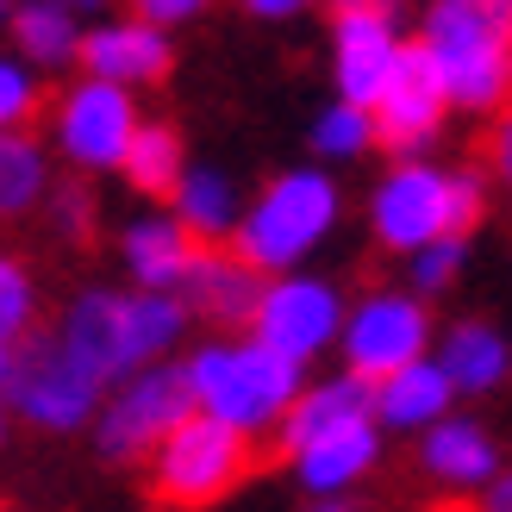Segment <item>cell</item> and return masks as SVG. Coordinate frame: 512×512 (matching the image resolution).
Instances as JSON below:
<instances>
[{
    "label": "cell",
    "instance_id": "6da1fadb",
    "mask_svg": "<svg viewBox=\"0 0 512 512\" xmlns=\"http://www.w3.org/2000/svg\"><path fill=\"white\" fill-rule=\"evenodd\" d=\"M182 325H188V306L175 294H138V300L88 294V300H75V313L57 331V344H63L69 363L100 388V381H113L125 369L150 363L157 350H169L175 338H182Z\"/></svg>",
    "mask_w": 512,
    "mask_h": 512
},
{
    "label": "cell",
    "instance_id": "7a4b0ae2",
    "mask_svg": "<svg viewBox=\"0 0 512 512\" xmlns=\"http://www.w3.org/2000/svg\"><path fill=\"white\" fill-rule=\"evenodd\" d=\"M506 0H438L425 19V57L456 107H494L506 94Z\"/></svg>",
    "mask_w": 512,
    "mask_h": 512
},
{
    "label": "cell",
    "instance_id": "3957f363",
    "mask_svg": "<svg viewBox=\"0 0 512 512\" xmlns=\"http://www.w3.org/2000/svg\"><path fill=\"white\" fill-rule=\"evenodd\" d=\"M188 375V394L194 406H207L200 419H219L232 431H250L269 425L275 413H288L294 406V388H300V369L281 363L275 350L263 344H238V350H200Z\"/></svg>",
    "mask_w": 512,
    "mask_h": 512
},
{
    "label": "cell",
    "instance_id": "277c9868",
    "mask_svg": "<svg viewBox=\"0 0 512 512\" xmlns=\"http://www.w3.org/2000/svg\"><path fill=\"white\" fill-rule=\"evenodd\" d=\"M256 463H263V450L244 431L219 419H182L157 444V481L150 488H157L163 506H207L219 494H232Z\"/></svg>",
    "mask_w": 512,
    "mask_h": 512
},
{
    "label": "cell",
    "instance_id": "5b68a950",
    "mask_svg": "<svg viewBox=\"0 0 512 512\" xmlns=\"http://www.w3.org/2000/svg\"><path fill=\"white\" fill-rule=\"evenodd\" d=\"M331 219H338V188H331L325 175H313V169L281 175V182H269L263 200L250 207L232 256L250 263V269H281V263H294V256L313 250L331 232Z\"/></svg>",
    "mask_w": 512,
    "mask_h": 512
},
{
    "label": "cell",
    "instance_id": "8992f818",
    "mask_svg": "<svg viewBox=\"0 0 512 512\" xmlns=\"http://www.w3.org/2000/svg\"><path fill=\"white\" fill-rule=\"evenodd\" d=\"M444 100H450L444 75L425 57V44H400L388 82H381L375 107H369V138H381L388 150H419L431 132H438Z\"/></svg>",
    "mask_w": 512,
    "mask_h": 512
},
{
    "label": "cell",
    "instance_id": "52a82bcc",
    "mask_svg": "<svg viewBox=\"0 0 512 512\" xmlns=\"http://www.w3.org/2000/svg\"><path fill=\"white\" fill-rule=\"evenodd\" d=\"M182 419H194V394L182 369H144L132 388L113 400L107 425H100V450L125 463V456H144L150 444H163Z\"/></svg>",
    "mask_w": 512,
    "mask_h": 512
},
{
    "label": "cell",
    "instance_id": "ba28073f",
    "mask_svg": "<svg viewBox=\"0 0 512 512\" xmlns=\"http://www.w3.org/2000/svg\"><path fill=\"white\" fill-rule=\"evenodd\" d=\"M250 325H256V344L300 369L306 356H319L331 344V331H338V294L319 288V281H275V288L256 294Z\"/></svg>",
    "mask_w": 512,
    "mask_h": 512
},
{
    "label": "cell",
    "instance_id": "9c48e42d",
    "mask_svg": "<svg viewBox=\"0 0 512 512\" xmlns=\"http://www.w3.org/2000/svg\"><path fill=\"white\" fill-rule=\"evenodd\" d=\"M344 350H350V375L356 381H388L394 369L419 363L425 350V313L419 300H400V294H375L356 306V319L344 331Z\"/></svg>",
    "mask_w": 512,
    "mask_h": 512
},
{
    "label": "cell",
    "instance_id": "30bf717a",
    "mask_svg": "<svg viewBox=\"0 0 512 512\" xmlns=\"http://www.w3.org/2000/svg\"><path fill=\"white\" fill-rule=\"evenodd\" d=\"M7 394H13L19 413L38 419V425H82L94 413V381L69 363L57 338H38L7 369Z\"/></svg>",
    "mask_w": 512,
    "mask_h": 512
},
{
    "label": "cell",
    "instance_id": "8fae6325",
    "mask_svg": "<svg viewBox=\"0 0 512 512\" xmlns=\"http://www.w3.org/2000/svg\"><path fill=\"white\" fill-rule=\"evenodd\" d=\"M138 132V113L125 88H107V82H82L75 94H63V113H57V138L63 150L82 169H107L125 157V144Z\"/></svg>",
    "mask_w": 512,
    "mask_h": 512
},
{
    "label": "cell",
    "instance_id": "7c38bea8",
    "mask_svg": "<svg viewBox=\"0 0 512 512\" xmlns=\"http://www.w3.org/2000/svg\"><path fill=\"white\" fill-rule=\"evenodd\" d=\"M444 182L438 169H394L375 194V232L394 250H425L444 238Z\"/></svg>",
    "mask_w": 512,
    "mask_h": 512
},
{
    "label": "cell",
    "instance_id": "4fadbf2b",
    "mask_svg": "<svg viewBox=\"0 0 512 512\" xmlns=\"http://www.w3.org/2000/svg\"><path fill=\"white\" fill-rule=\"evenodd\" d=\"M75 57L88 63V82L132 88V82H163L169 75V44L157 25H107L94 38H75Z\"/></svg>",
    "mask_w": 512,
    "mask_h": 512
},
{
    "label": "cell",
    "instance_id": "5bb4252c",
    "mask_svg": "<svg viewBox=\"0 0 512 512\" xmlns=\"http://www.w3.org/2000/svg\"><path fill=\"white\" fill-rule=\"evenodd\" d=\"M394 25L388 13H338V88H344V107H375L381 82L394 69Z\"/></svg>",
    "mask_w": 512,
    "mask_h": 512
},
{
    "label": "cell",
    "instance_id": "9a60e30c",
    "mask_svg": "<svg viewBox=\"0 0 512 512\" xmlns=\"http://www.w3.org/2000/svg\"><path fill=\"white\" fill-rule=\"evenodd\" d=\"M200 244L194 232H182L175 219H144L125 232V256H132V269L150 294H175V288H188V275L200 263Z\"/></svg>",
    "mask_w": 512,
    "mask_h": 512
},
{
    "label": "cell",
    "instance_id": "2e32d148",
    "mask_svg": "<svg viewBox=\"0 0 512 512\" xmlns=\"http://www.w3.org/2000/svg\"><path fill=\"white\" fill-rule=\"evenodd\" d=\"M369 406H375V388L369 381H325V388H313L306 400H294L288 406V419H281V438H275V450H306L313 438H325V431H344V425H356V419H369Z\"/></svg>",
    "mask_w": 512,
    "mask_h": 512
},
{
    "label": "cell",
    "instance_id": "e0dca14e",
    "mask_svg": "<svg viewBox=\"0 0 512 512\" xmlns=\"http://www.w3.org/2000/svg\"><path fill=\"white\" fill-rule=\"evenodd\" d=\"M188 288H194V300H200V313L219 319V325L250 319V313H256V294H263V288H256V269L238 263L232 250H200Z\"/></svg>",
    "mask_w": 512,
    "mask_h": 512
},
{
    "label": "cell",
    "instance_id": "ac0fdd59",
    "mask_svg": "<svg viewBox=\"0 0 512 512\" xmlns=\"http://www.w3.org/2000/svg\"><path fill=\"white\" fill-rule=\"evenodd\" d=\"M300 456V481L313 494H331V488H344V481H356L369 463H375V425L369 419H356L344 431H325V438H313Z\"/></svg>",
    "mask_w": 512,
    "mask_h": 512
},
{
    "label": "cell",
    "instance_id": "d6986e66",
    "mask_svg": "<svg viewBox=\"0 0 512 512\" xmlns=\"http://www.w3.org/2000/svg\"><path fill=\"white\" fill-rule=\"evenodd\" d=\"M450 394L456 388L444 381L438 363H406V369H394L375 388V413L388 419V425H425V419H438L444 406H450Z\"/></svg>",
    "mask_w": 512,
    "mask_h": 512
},
{
    "label": "cell",
    "instance_id": "ffe728a7",
    "mask_svg": "<svg viewBox=\"0 0 512 512\" xmlns=\"http://www.w3.org/2000/svg\"><path fill=\"white\" fill-rule=\"evenodd\" d=\"M444 381L450 388H469V394H488L494 381L506 375V344L494 338L488 325H463V331H450V344H444Z\"/></svg>",
    "mask_w": 512,
    "mask_h": 512
},
{
    "label": "cell",
    "instance_id": "44dd1931",
    "mask_svg": "<svg viewBox=\"0 0 512 512\" xmlns=\"http://www.w3.org/2000/svg\"><path fill=\"white\" fill-rule=\"evenodd\" d=\"M425 469H438L450 481H481V475H494V444H488V431H475L463 419H444L438 431L425 438Z\"/></svg>",
    "mask_w": 512,
    "mask_h": 512
},
{
    "label": "cell",
    "instance_id": "7402d4cb",
    "mask_svg": "<svg viewBox=\"0 0 512 512\" xmlns=\"http://www.w3.org/2000/svg\"><path fill=\"white\" fill-rule=\"evenodd\" d=\"M13 38L32 63H69L75 57V13L63 0H32L13 13Z\"/></svg>",
    "mask_w": 512,
    "mask_h": 512
},
{
    "label": "cell",
    "instance_id": "603a6c76",
    "mask_svg": "<svg viewBox=\"0 0 512 512\" xmlns=\"http://www.w3.org/2000/svg\"><path fill=\"white\" fill-rule=\"evenodd\" d=\"M119 163L144 194H175V182H182V138L169 125H144V132H132Z\"/></svg>",
    "mask_w": 512,
    "mask_h": 512
},
{
    "label": "cell",
    "instance_id": "cb8c5ba5",
    "mask_svg": "<svg viewBox=\"0 0 512 512\" xmlns=\"http://www.w3.org/2000/svg\"><path fill=\"white\" fill-rule=\"evenodd\" d=\"M175 200H182V232H200V238H219L225 225H232V213H238V200H232V182L225 175H207V169H194V175H182L175 182Z\"/></svg>",
    "mask_w": 512,
    "mask_h": 512
},
{
    "label": "cell",
    "instance_id": "d4e9b609",
    "mask_svg": "<svg viewBox=\"0 0 512 512\" xmlns=\"http://www.w3.org/2000/svg\"><path fill=\"white\" fill-rule=\"evenodd\" d=\"M44 194V163L38 144L19 132H0V213H25Z\"/></svg>",
    "mask_w": 512,
    "mask_h": 512
},
{
    "label": "cell",
    "instance_id": "484cf974",
    "mask_svg": "<svg viewBox=\"0 0 512 512\" xmlns=\"http://www.w3.org/2000/svg\"><path fill=\"white\" fill-rule=\"evenodd\" d=\"M25 325H32V281H25L19 263L0 256V356H7V344L19 338Z\"/></svg>",
    "mask_w": 512,
    "mask_h": 512
},
{
    "label": "cell",
    "instance_id": "4316f807",
    "mask_svg": "<svg viewBox=\"0 0 512 512\" xmlns=\"http://www.w3.org/2000/svg\"><path fill=\"white\" fill-rule=\"evenodd\" d=\"M313 144L325 150V157H350V150H363V144H369V113H363V107L325 113V119L313 125Z\"/></svg>",
    "mask_w": 512,
    "mask_h": 512
},
{
    "label": "cell",
    "instance_id": "83f0119b",
    "mask_svg": "<svg viewBox=\"0 0 512 512\" xmlns=\"http://www.w3.org/2000/svg\"><path fill=\"white\" fill-rule=\"evenodd\" d=\"M475 219H481V182H475V175L444 182V238H463Z\"/></svg>",
    "mask_w": 512,
    "mask_h": 512
},
{
    "label": "cell",
    "instance_id": "f1b7e54d",
    "mask_svg": "<svg viewBox=\"0 0 512 512\" xmlns=\"http://www.w3.org/2000/svg\"><path fill=\"white\" fill-rule=\"evenodd\" d=\"M32 107H38L32 75L13 69V63H0V132H7V125H25V119H32Z\"/></svg>",
    "mask_w": 512,
    "mask_h": 512
},
{
    "label": "cell",
    "instance_id": "f546056e",
    "mask_svg": "<svg viewBox=\"0 0 512 512\" xmlns=\"http://www.w3.org/2000/svg\"><path fill=\"white\" fill-rule=\"evenodd\" d=\"M456 263H463V238H438V244H425L419 250V263H413V281L425 294H438L444 281L456 275Z\"/></svg>",
    "mask_w": 512,
    "mask_h": 512
},
{
    "label": "cell",
    "instance_id": "4dcf8cb0",
    "mask_svg": "<svg viewBox=\"0 0 512 512\" xmlns=\"http://www.w3.org/2000/svg\"><path fill=\"white\" fill-rule=\"evenodd\" d=\"M132 7L144 13L138 25H175V19H194L207 0H132Z\"/></svg>",
    "mask_w": 512,
    "mask_h": 512
},
{
    "label": "cell",
    "instance_id": "1f68e13d",
    "mask_svg": "<svg viewBox=\"0 0 512 512\" xmlns=\"http://www.w3.org/2000/svg\"><path fill=\"white\" fill-rule=\"evenodd\" d=\"M63 225H69V232H88V194L82 188L63 194Z\"/></svg>",
    "mask_w": 512,
    "mask_h": 512
},
{
    "label": "cell",
    "instance_id": "d6a6232c",
    "mask_svg": "<svg viewBox=\"0 0 512 512\" xmlns=\"http://www.w3.org/2000/svg\"><path fill=\"white\" fill-rule=\"evenodd\" d=\"M250 13H263V19H288V13H300L306 0H244Z\"/></svg>",
    "mask_w": 512,
    "mask_h": 512
},
{
    "label": "cell",
    "instance_id": "836d02e7",
    "mask_svg": "<svg viewBox=\"0 0 512 512\" xmlns=\"http://www.w3.org/2000/svg\"><path fill=\"white\" fill-rule=\"evenodd\" d=\"M431 512H481V506H469V500H450V506H431Z\"/></svg>",
    "mask_w": 512,
    "mask_h": 512
},
{
    "label": "cell",
    "instance_id": "e575fe53",
    "mask_svg": "<svg viewBox=\"0 0 512 512\" xmlns=\"http://www.w3.org/2000/svg\"><path fill=\"white\" fill-rule=\"evenodd\" d=\"M13 7H19V0H0V19H7V13H13Z\"/></svg>",
    "mask_w": 512,
    "mask_h": 512
},
{
    "label": "cell",
    "instance_id": "d590c367",
    "mask_svg": "<svg viewBox=\"0 0 512 512\" xmlns=\"http://www.w3.org/2000/svg\"><path fill=\"white\" fill-rule=\"evenodd\" d=\"M0 388H7V356H0Z\"/></svg>",
    "mask_w": 512,
    "mask_h": 512
},
{
    "label": "cell",
    "instance_id": "8d00e7d4",
    "mask_svg": "<svg viewBox=\"0 0 512 512\" xmlns=\"http://www.w3.org/2000/svg\"><path fill=\"white\" fill-rule=\"evenodd\" d=\"M63 7H88V0H63Z\"/></svg>",
    "mask_w": 512,
    "mask_h": 512
},
{
    "label": "cell",
    "instance_id": "74e56055",
    "mask_svg": "<svg viewBox=\"0 0 512 512\" xmlns=\"http://www.w3.org/2000/svg\"><path fill=\"white\" fill-rule=\"evenodd\" d=\"M319 512H344V506H319Z\"/></svg>",
    "mask_w": 512,
    "mask_h": 512
}]
</instances>
